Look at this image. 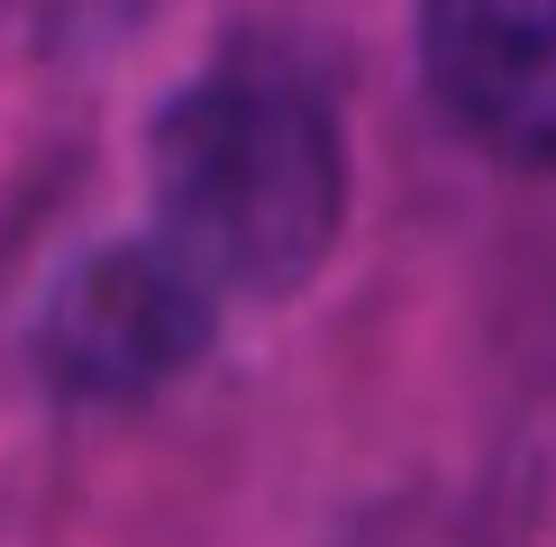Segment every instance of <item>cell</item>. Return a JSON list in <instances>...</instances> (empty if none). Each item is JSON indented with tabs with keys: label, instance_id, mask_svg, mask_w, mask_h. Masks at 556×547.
Wrapping results in <instances>:
<instances>
[{
	"label": "cell",
	"instance_id": "obj_3",
	"mask_svg": "<svg viewBox=\"0 0 556 547\" xmlns=\"http://www.w3.org/2000/svg\"><path fill=\"white\" fill-rule=\"evenodd\" d=\"M420 74L493 155L556 165V0H420Z\"/></svg>",
	"mask_w": 556,
	"mask_h": 547
},
{
	"label": "cell",
	"instance_id": "obj_1",
	"mask_svg": "<svg viewBox=\"0 0 556 547\" xmlns=\"http://www.w3.org/2000/svg\"><path fill=\"white\" fill-rule=\"evenodd\" d=\"M346 155L329 110L274 74H211L155 119V238L211 292L274 302L338 246Z\"/></svg>",
	"mask_w": 556,
	"mask_h": 547
},
{
	"label": "cell",
	"instance_id": "obj_2",
	"mask_svg": "<svg viewBox=\"0 0 556 547\" xmlns=\"http://www.w3.org/2000/svg\"><path fill=\"white\" fill-rule=\"evenodd\" d=\"M211 319H219V292L165 238H137V246L119 238V246L74 256L46 283L37 365H46V383H64L83 402H128V393L174 383L211 347Z\"/></svg>",
	"mask_w": 556,
	"mask_h": 547
}]
</instances>
